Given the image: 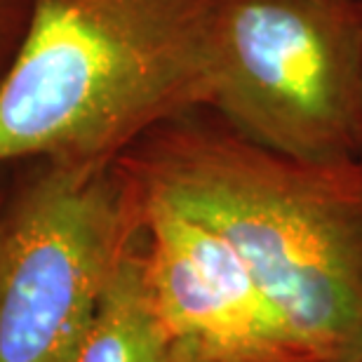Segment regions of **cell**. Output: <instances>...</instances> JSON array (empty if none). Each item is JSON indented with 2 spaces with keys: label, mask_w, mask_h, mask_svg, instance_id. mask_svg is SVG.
Returning <instances> with one entry per match:
<instances>
[{
  "label": "cell",
  "mask_w": 362,
  "mask_h": 362,
  "mask_svg": "<svg viewBox=\"0 0 362 362\" xmlns=\"http://www.w3.org/2000/svg\"><path fill=\"white\" fill-rule=\"evenodd\" d=\"M118 163L141 193L226 238L310 362H362L360 158L285 156L195 106Z\"/></svg>",
  "instance_id": "1"
},
{
  "label": "cell",
  "mask_w": 362,
  "mask_h": 362,
  "mask_svg": "<svg viewBox=\"0 0 362 362\" xmlns=\"http://www.w3.org/2000/svg\"><path fill=\"white\" fill-rule=\"evenodd\" d=\"M221 0H31L0 81V168L111 163L209 104Z\"/></svg>",
  "instance_id": "2"
},
{
  "label": "cell",
  "mask_w": 362,
  "mask_h": 362,
  "mask_svg": "<svg viewBox=\"0 0 362 362\" xmlns=\"http://www.w3.org/2000/svg\"><path fill=\"white\" fill-rule=\"evenodd\" d=\"M0 209V362H74L132 243L118 158L35 160Z\"/></svg>",
  "instance_id": "3"
},
{
  "label": "cell",
  "mask_w": 362,
  "mask_h": 362,
  "mask_svg": "<svg viewBox=\"0 0 362 362\" xmlns=\"http://www.w3.org/2000/svg\"><path fill=\"white\" fill-rule=\"evenodd\" d=\"M362 0H221L214 108L266 148L303 160L358 158Z\"/></svg>",
  "instance_id": "4"
},
{
  "label": "cell",
  "mask_w": 362,
  "mask_h": 362,
  "mask_svg": "<svg viewBox=\"0 0 362 362\" xmlns=\"http://www.w3.org/2000/svg\"><path fill=\"white\" fill-rule=\"evenodd\" d=\"M129 186L144 273L177 356L310 362L226 238L184 209L141 193L132 181Z\"/></svg>",
  "instance_id": "5"
},
{
  "label": "cell",
  "mask_w": 362,
  "mask_h": 362,
  "mask_svg": "<svg viewBox=\"0 0 362 362\" xmlns=\"http://www.w3.org/2000/svg\"><path fill=\"white\" fill-rule=\"evenodd\" d=\"M74 362H177L144 273L136 228Z\"/></svg>",
  "instance_id": "6"
},
{
  "label": "cell",
  "mask_w": 362,
  "mask_h": 362,
  "mask_svg": "<svg viewBox=\"0 0 362 362\" xmlns=\"http://www.w3.org/2000/svg\"><path fill=\"white\" fill-rule=\"evenodd\" d=\"M31 0H0V81L24 35Z\"/></svg>",
  "instance_id": "7"
},
{
  "label": "cell",
  "mask_w": 362,
  "mask_h": 362,
  "mask_svg": "<svg viewBox=\"0 0 362 362\" xmlns=\"http://www.w3.org/2000/svg\"><path fill=\"white\" fill-rule=\"evenodd\" d=\"M356 141H358V158L362 160V90L358 101V120H356Z\"/></svg>",
  "instance_id": "8"
},
{
  "label": "cell",
  "mask_w": 362,
  "mask_h": 362,
  "mask_svg": "<svg viewBox=\"0 0 362 362\" xmlns=\"http://www.w3.org/2000/svg\"><path fill=\"white\" fill-rule=\"evenodd\" d=\"M177 362H228V360H207V358H184V356H177Z\"/></svg>",
  "instance_id": "9"
},
{
  "label": "cell",
  "mask_w": 362,
  "mask_h": 362,
  "mask_svg": "<svg viewBox=\"0 0 362 362\" xmlns=\"http://www.w3.org/2000/svg\"><path fill=\"white\" fill-rule=\"evenodd\" d=\"M5 195H7V193H3V191H0V209H3V202H5Z\"/></svg>",
  "instance_id": "10"
}]
</instances>
